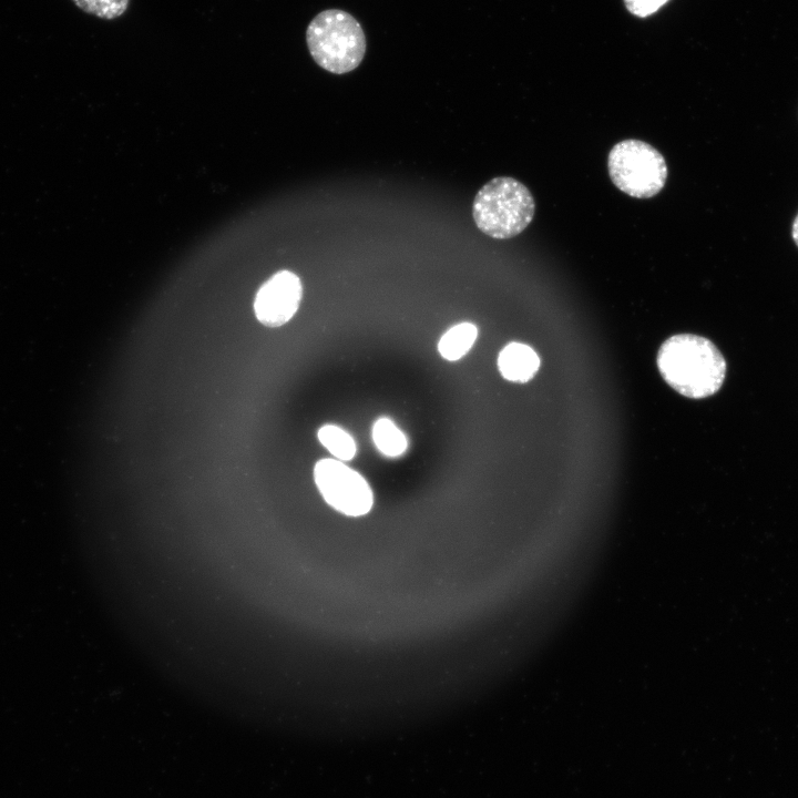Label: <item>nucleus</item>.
Returning a JSON list of instances; mask_svg holds the SVG:
<instances>
[{
	"instance_id": "f257e3e1",
	"label": "nucleus",
	"mask_w": 798,
	"mask_h": 798,
	"mask_svg": "<svg viewBox=\"0 0 798 798\" xmlns=\"http://www.w3.org/2000/svg\"><path fill=\"white\" fill-rule=\"evenodd\" d=\"M657 367L674 390L693 399L715 395L726 376V361L718 348L693 334L666 339L657 352Z\"/></svg>"
},
{
	"instance_id": "f03ea898",
	"label": "nucleus",
	"mask_w": 798,
	"mask_h": 798,
	"mask_svg": "<svg viewBox=\"0 0 798 798\" xmlns=\"http://www.w3.org/2000/svg\"><path fill=\"white\" fill-rule=\"evenodd\" d=\"M306 43L313 60L334 74L357 69L367 49L362 27L341 9H327L315 16L306 30Z\"/></svg>"
},
{
	"instance_id": "7ed1b4c3",
	"label": "nucleus",
	"mask_w": 798,
	"mask_h": 798,
	"mask_svg": "<svg viewBox=\"0 0 798 798\" xmlns=\"http://www.w3.org/2000/svg\"><path fill=\"white\" fill-rule=\"evenodd\" d=\"M534 198L529 188L511 176H498L475 194L472 217L479 231L495 239L522 233L532 222Z\"/></svg>"
},
{
	"instance_id": "20e7f679",
	"label": "nucleus",
	"mask_w": 798,
	"mask_h": 798,
	"mask_svg": "<svg viewBox=\"0 0 798 798\" xmlns=\"http://www.w3.org/2000/svg\"><path fill=\"white\" fill-rule=\"evenodd\" d=\"M607 168L614 185L636 198L658 194L667 178L664 156L651 144L635 139L621 141L612 147Z\"/></svg>"
},
{
	"instance_id": "39448f33",
	"label": "nucleus",
	"mask_w": 798,
	"mask_h": 798,
	"mask_svg": "<svg viewBox=\"0 0 798 798\" xmlns=\"http://www.w3.org/2000/svg\"><path fill=\"white\" fill-rule=\"evenodd\" d=\"M314 479L325 501L337 511L350 516L370 511L374 497L368 482L342 461L319 460L314 468Z\"/></svg>"
},
{
	"instance_id": "423d86ee",
	"label": "nucleus",
	"mask_w": 798,
	"mask_h": 798,
	"mask_svg": "<svg viewBox=\"0 0 798 798\" xmlns=\"http://www.w3.org/2000/svg\"><path fill=\"white\" fill-rule=\"evenodd\" d=\"M301 297L299 277L293 272L280 270L258 289L254 301L255 315L265 326H282L296 314Z\"/></svg>"
},
{
	"instance_id": "0eeeda50",
	"label": "nucleus",
	"mask_w": 798,
	"mask_h": 798,
	"mask_svg": "<svg viewBox=\"0 0 798 798\" xmlns=\"http://www.w3.org/2000/svg\"><path fill=\"white\" fill-rule=\"evenodd\" d=\"M498 367L504 379L523 383L539 370L540 358L530 346L510 342L500 351Z\"/></svg>"
},
{
	"instance_id": "6e6552de",
	"label": "nucleus",
	"mask_w": 798,
	"mask_h": 798,
	"mask_svg": "<svg viewBox=\"0 0 798 798\" xmlns=\"http://www.w3.org/2000/svg\"><path fill=\"white\" fill-rule=\"evenodd\" d=\"M478 337V328L472 323H460L448 329L439 340L438 350L442 358L456 361L464 357Z\"/></svg>"
},
{
	"instance_id": "1a4fd4ad",
	"label": "nucleus",
	"mask_w": 798,
	"mask_h": 798,
	"mask_svg": "<svg viewBox=\"0 0 798 798\" xmlns=\"http://www.w3.org/2000/svg\"><path fill=\"white\" fill-rule=\"evenodd\" d=\"M372 440L377 449L386 457L396 458L408 448V439L389 418H379L372 426Z\"/></svg>"
},
{
	"instance_id": "9d476101",
	"label": "nucleus",
	"mask_w": 798,
	"mask_h": 798,
	"mask_svg": "<svg viewBox=\"0 0 798 798\" xmlns=\"http://www.w3.org/2000/svg\"><path fill=\"white\" fill-rule=\"evenodd\" d=\"M320 443L339 461L351 460L357 452L355 439L336 424H325L318 430Z\"/></svg>"
},
{
	"instance_id": "9b49d317",
	"label": "nucleus",
	"mask_w": 798,
	"mask_h": 798,
	"mask_svg": "<svg viewBox=\"0 0 798 798\" xmlns=\"http://www.w3.org/2000/svg\"><path fill=\"white\" fill-rule=\"evenodd\" d=\"M72 2L89 14L112 20L125 13L130 0H72Z\"/></svg>"
},
{
	"instance_id": "f8f14e48",
	"label": "nucleus",
	"mask_w": 798,
	"mask_h": 798,
	"mask_svg": "<svg viewBox=\"0 0 798 798\" xmlns=\"http://www.w3.org/2000/svg\"><path fill=\"white\" fill-rule=\"evenodd\" d=\"M668 1L669 0H623L627 11L640 18L652 16Z\"/></svg>"
},
{
	"instance_id": "ddd939ff",
	"label": "nucleus",
	"mask_w": 798,
	"mask_h": 798,
	"mask_svg": "<svg viewBox=\"0 0 798 798\" xmlns=\"http://www.w3.org/2000/svg\"><path fill=\"white\" fill-rule=\"evenodd\" d=\"M791 235L796 245L798 246V214L792 223Z\"/></svg>"
}]
</instances>
